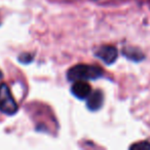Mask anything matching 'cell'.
I'll list each match as a JSON object with an SVG mask.
<instances>
[{
	"mask_svg": "<svg viewBox=\"0 0 150 150\" xmlns=\"http://www.w3.org/2000/svg\"><path fill=\"white\" fill-rule=\"evenodd\" d=\"M122 54H123V56L127 57V58L129 59L131 61H136V62L142 61L145 58L143 52L135 47H125L122 50Z\"/></svg>",
	"mask_w": 150,
	"mask_h": 150,
	"instance_id": "obj_6",
	"label": "cell"
},
{
	"mask_svg": "<svg viewBox=\"0 0 150 150\" xmlns=\"http://www.w3.org/2000/svg\"><path fill=\"white\" fill-rule=\"evenodd\" d=\"M96 56L100 58L103 62L110 65L115 62L118 56L117 50L112 45H103L96 52Z\"/></svg>",
	"mask_w": 150,
	"mask_h": 150,
	"instance_id": "obj_3",
	"label": "cell"
},
{
	"mask_svg": "<svg viewBox=\"0 0 150 150\" xmlns=\"http://www.w3.org/2000/svg\"><path fill=\"white\" fill-rule=\"evenodd\" d=\"M71 92L76 98L83 100L90 96V94L92 93V88L84 80H76L71 88Z\"/></svg>",
	"mask_w": 150,
	"mask_h": 150,
	"instance_id": "obj_4",
	"label": "cell"
},
{
	"mask_svg": "<svg viewBox=\"0 0 150 150\" xmlns=\"http://www.w3.org/2000/svg\"><path fill=\"white\" fill-rule=\"evenodd\" d=\"M131 149H137V150H150V143L147 141L144 142H138L131 146Z\"/></svg>",
	"mask_w": 150,
	"mask_h": 150,
	"instance_id": "obj_7",
	"label": "cell"
},
{
	"mask_svg": "<svg viewBox=\"0 0 150 150\" xmlns=\"http://www.w3.org/2000/svg\"><path fill=\"white\" fill-rule=\"evenodd\" d=\"M0 111L7 115H13L18 111V104L5 83L0 84Z\"/></svg>",
	"mask_w": 150,
	"mask_h": 150,
	"instance_id": "obj_2",
	"label": "cell"
},
{
	"mask_svg": "<svg viewBox=\"0 0 150 150\" xmlns=\"http://www.w3.org/2000/svg\"><path fill=\"white\" fill-rule=\"evenodd\" d=\"M102 74H103V70L99 66L79 64V65H76V66H73L67 72V78L70 81L97 79V78L101 77Z\"/></svg>",
	"mask_w": 150,
	"mask_h": 150,
	"instance_id": "obj_1",
	"label": "cell"
},
{
	"mask_svg": "<svg viewBox=\"0 0 150 150\" xmlns=\"http://www.w3.org/2000/svg\"><path fill=\"white\" fill-rule=\"evenodd\" d=\"M1 77H2V73L0 72V78H1Z\"/></svg>",
	"mask_w": 150,
	"mask_h": 150,
	"instance_id": "obj_9",
	"label": "cell"
},
{
	"mask_svg": "<svg viewBox=\"0 0 150 150\" xmlns=\"http://www.w3.org/2000/svg\"><path fill=\"white\" fill-rule=\"evenodd\" d=\"M103 105V94L101 93V91H96L93 94H90V96L88 97V103L86 106L90 110L96 111L102 107Z\"/></svg>",
	"mask_w": 150,
	"mask_h": 150,
	"instance_id": "obj_5",
	"label": "cell"
},
{
	"mask_svg": "<svg viewBox=\"0 0 150 150\" xmlns=\"http://www.w3.org/2000/svg\"><path fill=\"white\" fill-rule=\"evenodd\" d=\"M32 60H33V56H32L31 54H28V52H24V54H22L21 56L19 57V61H20V62L25 63V64H27V63H30Z\"/></svg>",
	"mask_w": 150,
	"mask_h": 150,
	"instance_id": "obj_8",
	"label": "cell"
}]
</instances>
